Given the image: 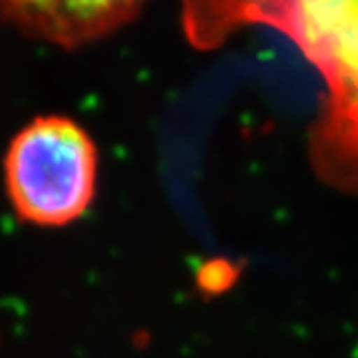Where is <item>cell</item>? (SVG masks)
Returning a JSON list of instances; mask_svg holds the SVG:
<instances>
[{
	"label": "cell",
	"instance_id": "2",
	"mask_svg": "<svg viewBox=\"0 0 358 358\" xmlns=\"http://www.w3.org/2000/svg\"><path fill=\"white\" fill-rule=\"evenodd\" d=\"M98 155L84 128L62 115L28 124L4 159L6 189L20 217L36 225H66L92 203Z\"/></svg>",
	"mask_w": 358,
	"mask_h": 358
},
{
	"label": "cell",
	"instance_id": "3",
	"mask_svg": "<svg viewBox=\"0 0 358 358\" xmlns=\"http://www.w3.org/2000/svg\"><path fill=\"white\" fill-rule=\"evenodd\" d=\"M6 18L22 30L76 46L126 24L140 10L136 2H13L4 4Z\"/></svg>",
	"mask_w": 358,
	"mask_h": 358
},
{
	"label": "cell",
	"instance_id": "1",
	"mask_svg": "<svg viewBox=\"0 0 358 358\" xmlns=\"http://www.w3.org/2000/svg\"><path fill=\"white\" fill-rule=\"evenodd\" d=\"M233 8L239 22L281 30L319 68L331 94L320 154L334 155L338 176L350 171L358 179V2H255Z\"/></svg>",
	"mask_w": 358,
	"mask_h": 358
}]
</instances>
